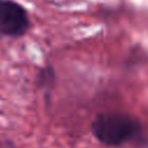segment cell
<instances>
[{
  "instance_id": "6da1fadb",
  "label": "cell",
  "mask_w": 148,
  "mask_h": 148,
  "mask_svg": "<svg viewBox=\"0 0 148 148\" xmlns=\"http://www.w3.org/2000/svg\"><path fill=\"white\" fill-rule=\"evenodd\" d=\"M90 132L97 142L109 148H148V126L128 112H98L90 123Z\"/></svg>"
},
{
  "instance_id": "7a4b0ae2",
  "label": "cell",
  "mask_w": 148,
  "mask_h": 148,
  "mask_svg": "<svg viewBox=\"0 0 148 148\" xmlns=\"http://www.w3.org/2000/svg\"><path fill=\"white\" fill-rule=\"evenodd\" d=\"M31 28L27 8L15 0H0V36L22 38Z\"/></svg>"
},
{
  "instance_id": "3957f363",
  "label": "cell",
  "mask_w": 148,
  "mask_h": 148,
  "mask_svg": "<svg viewBox=\"0 0 148 148\" xmlns=\"http://www.w3.org/2000/svg\"><path fill=\"white\" fill-rule=\"evenodd\" d=\"M35 83L37 89L42 91L46 105H50L52 99V92L57 86V71L51 62L45 64L38 69Z\"/></svg>"
}]
</instances>
